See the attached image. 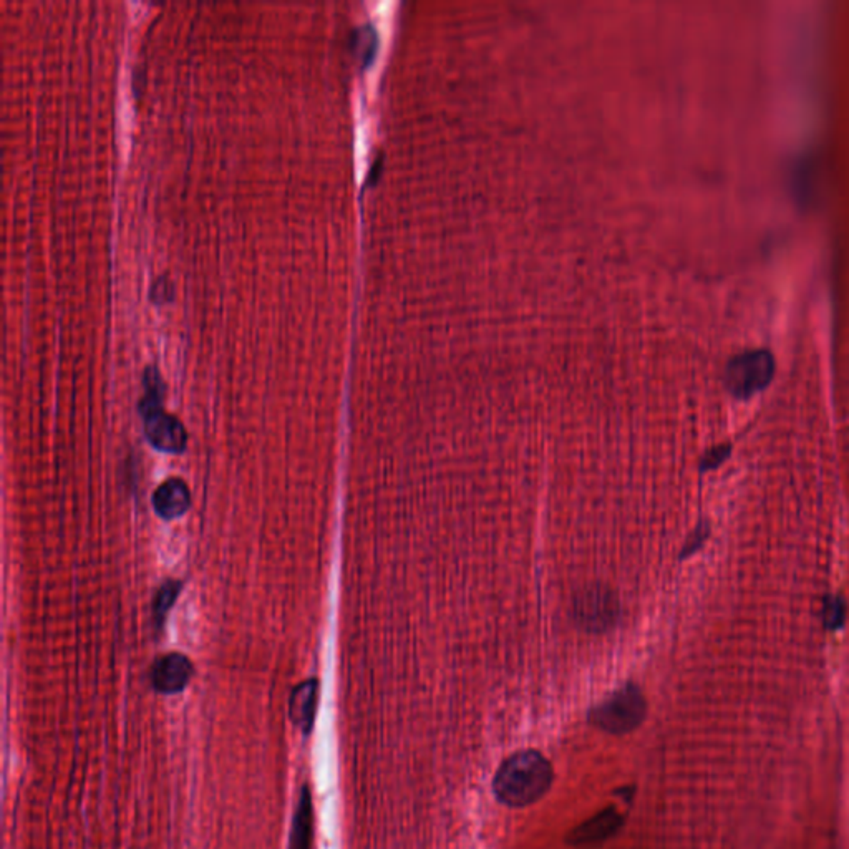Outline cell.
Wrapping results in <instances>:
<instances>
[{
    "mask_svg": "<svg viewBox=\"0 0 849 849\" xmlns=\"http://www.w3.org/2000/svg\"><path fill=\"white\" fill-rule=\"evenodd\" d=\"M551 783L552 768L546 756L534 750H524L499 766L493 791L503 805L523 808L546 795Z\"/></svg>",
    "mask_w": 849,
    "mask_h": 849,
    "instance_id": "6da1fadb",
    "label": "cell"
},
{
    "mask_svg": "<svg viewBox=\"0 0 849 849\" xmlns=\"http://www.w3.org/2000/svg\"><path fill=\"white\" fill-rule=\"evenodd\" d=\"M646 717V701L634 684H627L601 702L589 713V720L604 732H632Z\"/></svg>",
    "mask_w": 849,
    "mask_h": 849,
    "instance_id": "7a4b0ae2",
    "label": "cell"
},
{
    "mask_svg": "<svg viewBox=\"0 0 849 849\" xmlns=\"http://www.w3.org/2000/svg\"><path fill=\"white\" fill-rule=\"evenodd\" d=\"M574 622L587 632H605L616 626L621 616L617 594L604 584H585L573 597Z\"/></svg>",
    "mask_w": 849,
    "mask_h": 849,
    "instance_id": "3957f363",
    "label": "cell"
},
{
    "mask_svg": "<svg viewBox=\"0 0 849 849\" xmlns=\"http://www.w3.org/2000/svg\"><path fill=\"white\" fill-rule=\"evenodd\" d=\"M775 373V359L772 352L755 349L735 355L725 371V383L733 397L750 398L766 389Z\"/></svg>",
    "mask_w": 849,
    "mask_h": 849,
    "instance_id": "277c9868",
    "label": "cell"
},
{
    "mask_svg": "<svg viewBox=\"0 0 849 849\" xmlns=\"http://www.w3.org/2000/svg\"><path fill=\"white\" fill-rule=\"evenodd\" d=\"M145 418V435L149 443L163 453H181L186 448L188 435L178 418L165 414L163 408L149 414Z\"/></svg>",
    "mask_w": 849,
    "mask_h": 849,
    "instance_id": "5b68a950",
    "label": "cell"
},
{
    "mask_svg": "<svg viewBox=\"0 0 849 849\" xmlns=\"http://www.w3.org/2000/svg\"><path fill=\"white\" fill-rule=\"evenodd\" d=\"M192 677V664L181 654H168L159 658L151 672L153 687L165 695L178 693L190 684Z\"/></svg>",
    "mask_w": 849,
    "mask_h": 849,
    "instance_id": "8992f818",
    "label": "cell"
},
{
    "mask_svg": "<svg viewBox=\"0 0 849 849\" xmlns=\"http://www.w3.org/2000/svg\"><path fill=\"white\" fill-rule=\"evenodd\" d=\"M624 823V818L619 815L616 808H607L599 811L589 819H585L583 825L576 827L569 833V843L574 846H593L599 845L603 841H607L616 835Z\"/></svg>",
    "mask_w": 849,
    "mask_h": 849,
    "instance_id": "52a82bcc",
    "label": "cell"
},
{
    "mask_svg": "<svg viewBox=\"0 0 849 849\" xmlns=\"http://www.w3.org/2000/svg\"><path fill=\"white\" fill-rule=\"evenodd\" d=\"M192 506V493L184 481L168 479L153 495V508L163 520L181 518Z\"/></svg>",
    "mask_w": 849,
    "mask_h": 849,
    "instance_id": "ba28073f",
    "label": "cell"
},
{
    "mask_svg": "<svg viewBox=\"0 0 849 849\" xmlns=\"http://www.w3.org/2000/svg\"><path fill=\"white\" fill-rule=\"evenodd\" d=\"M317 680L312 679L302 682L290 695V705H289L290 720L296 723L304 733L310 732V728L314 725L316 707H317Z\"/></svg>",
    "mask_w": 849,
    "mask_h": 849,
    "instance_id": "9c48e42d",
    "label": "cell"
},
{
    "mask_svg": "<svg viewBox=\"0 0 849 849\" xmlns=\"http://www.w3.org/2000/svg\"><path fill=\"white\" fill-rule=\"evenodd\" d=\"M312 843V798L306 785L300 791L298 808L294 813L290 849H310Z\"/></svg>",
    "mask_w": 849,
    "mask_h": 849,
    "instance_id": "30bf717a",
    "label": "cell"
},
{
    "mask_svg": "<svg viewBox=\"0 0 849 849\" xmlns=\"http://www.w3.org/2000/svg\"><path fill=\"white\" fill-rule=\"evenodd\" d=\"M823 622L831 630H838L846 619V604L839 595H828L823 601Z\"/></svg>",
    "mask_w": 849,
    "mask_h": 849,
    "instance_id": "8fae6325",
    "label": "cell"
},
{
    "mask_svg": "<svg viewBox=\"0 0 849 849\" xmlns=\"http://www.w3.org/2000/svg\"><path fill=\"white\" fill-rule=\"evenodd\" d=\"M181 584L178 581H168L161 589H159L156 601H155V614L156 619H165L166 612L170 611L171 605L174 604L176 597L180 594Z\"/></svg>",
    "mask_w": 849,
    "mask_h": 849,
    "instance_id": "7c38bea8",
    "label": "cell"
},
{
    "mask_svg": "<svg viewBox=\"0 0 849 849\" xmlns=\"http://www.w3.org/2000/svg\"><path fill=\"white\" fill-rule=\"evenodd\" d=\"M730 453H732V446L730 445H720L711 448V450H709V451L703 455L702 469L709 471V469H713V468L720 467L723 461L730 457Z\"/></svg>",
    "mask_w": 849,
    "mask_h": 849,
    "instance_id": "4fadbf2b",
    "label": "cell"
},
{
    "mask_svg": "<svg viewBox=\"0 0 849 849\" xmlns=\"http://www.w3.org/2000/svg\"><path fill=\"white\" fill-rule=\"evenodd\" d=\"M173 296V284L168 277L161 276L155 279L151 284V298L158 302L168 300Z\"/></svg>",
    "mask_w": 849,
    "mask_h": 849,
    "instance_id": "5bb4252c",
    "label": "cell"
},
{
    "mask_svg": "<svg viewBox=\"0 0 849 849\" xmlns=\"http://www.w3.org/2000/svg\"><path fill=\"white\" fill-rule=\"evenodd\" d=\"M709 536V526L707 524H702L697 530L693 531L692 538H690L689 542L685 544L684 548V556H689L692 552L697 551L702 546V542L705 541V538Z\"/></svg>",
    "mask_w": 849,
    "mask_h": 849,
    "instance_id": "9a60e30c",
    "label": "cell"
}]
</instances>
